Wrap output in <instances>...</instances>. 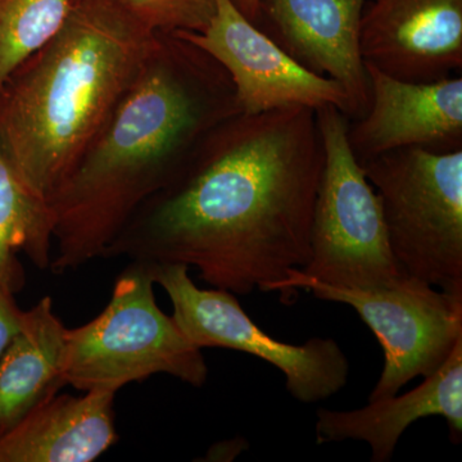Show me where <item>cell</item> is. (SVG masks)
Segmentation results:
<instances>
[{"label":"cell","mask_w":462,"mask_h":462,"mask_svg":"<svg viewBox=\"0 0 462 462\" xmlns=\"http://www.w3.org/2000/svg\"><path fill=\"white\" fill-rule=\"evenodd\" d=\"M322 165L315 109L233 116L134 212L103 258L196 267L236 296L279 291L309 263Z\"/></svg>","instance_id":"cell-1"},{"label":"cell","mask_w":462,"mask_h":462,"mask_svg":"<svg viewBox=\"0 0 462 462\" xmlns=\"http://www.w3.org/2000/svg\"><path fill=\"white\" fill-rule=\"evenodd\" d=\"M242 114L224 67L180 36L156 33L142 69L48 202L53 273L106 251L134 212L218 124Z\"/></svg>","instance_id":"cell-2"},{"label":"cell","mask_w":462,"mask_h":462,"mask_svg":"<svg viewBox=\"0 0 462 462\" xmlns=\"http://www.w3.org/2000/svg\"><path fill=\"white\" fill-rule=\"evenodd\" d=\"M149 32L115 0H78L65 25L0 85V144L50 202L147 58Z\"/></svg>","instance_id":"cell-3"},{"label":"cell","mask_w":462,"mask_h":462,"mask_svg":"<svg viewBox=\"0 0 462 462\" xmlns=\"http://www.w3.org/2000/svg\"><path fill=\"white\" fill-rule=\"evenodd\" d=\"M148 264L130 263L116 279L107 307L66 329L62 378L80 392L117 393L134 382L167 374L200 388L208 378L202 349L158 307Z\"/></svg>","instance_id":"cell-4"},{"label":"cell","mask_w":462,"mask_h":462,"mask_svg":"<svg viewBox=\"0 0 462 462\" xmlns=\"http://www.w3.org/2000/svg\"><path fill=\"white\" fill-rule=\"evenodd\" d=\"M406 275L462 293V151L404 148L363 165Z\"/></svg>","instance_id":"cell-5"},{"label":"cell","mask_w":462,"mask_h":462,"mask_svg":"<svg viewBox=\"0 0 462 462\" xmlns=\"http://www.w3.org/2000/svg\"><path fill=\"white\" fill-rule=\"evenodd\" d=\"M324 165L312 215L310 261L300 272L346 288H379L406 275L389 248L382 205L349 147V118L316 109Z\"/></svg>","instance_id":"cell-6"},{"label":"cell","mask_w":462,"mask_h":462,"mask_svg":"<svg viewBox=\"0 0 462 462\" xmlns=\"http://www.w3.org/2000/svg\"><path fill=\"white\" fill-rule=\"evenodd\" d=\"M351 306L384 352V366L369 402L396 396L416 376L433 375L462 339V293L440 291L410 275L384 287H337L291 270L278 293L285 305L297 291Z\"/></svg>","instance_id":"cell-7"},{"label":"cell","mask_w":462,"mask_h":462,"mask_svg":"<svg viewBox=\"0 0 462 462\" xmlns=\"http://www.w3.org/2000/svg\"><path fill=\"white\" fill-rule=\"evenodd\" d=\"M147 264V263H145ZM154 284L172 303V318L194 346L256 356L285 375V387L300 402L315 403L338 393L348 383V358L330 338L289 345L264 333L242 309L236 294L202 289L185 264H148Z\"/></svg>","instance_id":"cell-8"},{"label":"cell","mask_w":462,"mask_h":462,"mask_svg":"<svg viewBox=\"0 0 462 462\" xmlns=\"http://www.w3.org/2000/svg\"><path fill=\"white\" fill-rule=\"evenodd\" d=\"M173 35L193 42L224 67L242 114L336 106L348 117V99L338 83L300 66L230 0H218L203 32Z\"/></svg>","instance_id":"cell-9"},{"label":"cell","mask_w":462,"mask_h":462,"mask_svg":"<svg viewBox=\"0 0 462 462\" xmlns=\"http://www.w3.org/2000/svg\"><path fill=\"white\" fill-rule=\"evenodd\" d=\"M366 65V63H365ZM370 105L349 121V147L361 166L388 152L420 148L462 151V78L411 83L366 65Z\"/></svg>","instance_id":"cell-10"},{"label":"cell","mask_w":462,"mask_h":462,"mask_svg":"<svg viewBox=\"0 0 462 462\" xmlns=\"http://www.w3.org/2000/svg\"><path fill=\"white\" fill-rule=\"evenodd\" d=\"M366 0H260L254 25L309 71L340 85L348 118L370 105V79L360 50Z\"/></svg>","instance_id":"cell-11"},{"label":"cell","mask_w":462,"mask_h":462,"mask_svg":"<svg viewBox=\"0 0 462 462\" xmlns=\"http://www.w3.org/2000/svg\"><path fill=\"white\" fill-rule=\"evenodd\" d=\"M360 50L366 65L400 80L460 76L462 0H366Z\"/></svg>","instance_id":"cell-12"},{"label":"cell","mask_w":462,"mask_h":462,"mask_svg":"<svg viewBox=\"0 0 462 462\" xmlns=\"http://www.w3.org/2000/svg\"><path fill=\"white\" fill-rule=\"evenodd\" d=\"M431 416L445 419L449 439L455 445L461 442L462 339L433 375L403 396L383 398L351 411L319 409L316 442L363 440L372 448L373 462H388L404 430Z\"/></svg>","instance_id":"cell-13"},{"label":"cell","mask_w":462,"mask_h":462,"mask_svg":"<svg viewBox=\"0 0 462 462\" xmlns=\"http://www.w3.org/2000/svg\"><path fill=\"white\" fill-rule=\"evenodd\" d=\"M53 394L0 437V462H91L118 440L116 393Z\"/></svg>","instance_id":"cell-14"},{"label":"cell","mask_w":462,"mask_h":462,"mask_svg":"<svg viewBox=\"0 0 462 462\" xmlns=\"http://www.w3.org/2000/svg\"><path fill=\"white\" fill-rule=\"evenodd\" d=\"M67 328L44 297L25 311L23 329L0 357V437L58 393Z\"/></svg>","instance_id":"cell-15"},{"label":"cell","mask_w":462,"mask_h":462,"mask_svg":"<svg viewBox=\"0 0 462 462\" xmlns=\"http://www.w3.org/2000/svg\"><path fill=\"white\" fill-rule=\"evenodd\" d=\"M20 254L38 269H50L53 218L48 203L23 184L0 144V282L14 294L26 284Z\"/></svg>","instance_id":"cell-16"},{"label":"cell","mask_w":462,"mask_h":462,"mask_svg":"<svg viewBox=\"0 0 462 462\" xmlns=\"http://www.w3.org/2000/svg\"><path fill=\"white\" fill-rule=\"evenodd\" d=\"M74 0H0V85L65 25Z\"/></svg>","instance_id":"cell-17"},{"label":"cell","mask_w":462,"mask_h":462,"mask_svg":"<svg viewBox=\"0 0 462 462\" xmlns=\"http://www.w3.org/2000/svg\"><path fill=\"white\" fill-rule=\"evenodd\" d=\"M152 33L200 32L211 23L218 0H115Z\"/></svg>","instance_id":"cell-18"},{"label":"cell","mask_w":462,"mask_h":462,"mask_svg":"<svg viewBox=\"0 0 462 462\" xmlns=\"http://www.w3.org/2000/svg\"><path fill=\"white\" fill-rule=\"evenodd\" d=\"M25 311L17 306L14 294L0 282V357L23 329Z\"/></svg>","instance_id":"cell-19"},{"label":"cell","mask_w":462,"mask_h":462,"mask_svg":"<svg viewBox=\"0 0 462 462\" xmlns=\"http://www.w3.org/2000/svg\"><path fill=\"white\" fill-rule=\"evenodd\" d=\"M236 8L248 18L249 21L254 23L257 17L258 5L260 0H230Z\"/></svg>","instance_id":"cell-20"},{"label":"cell","mask_w":462,"mask_h":462,"mask_svg":"<svg viewBox=\"0 0 462 462\" xmlns=\"http://www.w3.org/2000/svg\"><path fill=\"white\" fill-rule=\"evenodd\" d=\"M75 2H78V0H74V3H75Z\"/></svg>","instance_id":"cell-21"}]
</instances>
